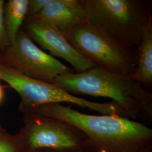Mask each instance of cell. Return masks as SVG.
I'll list each match as a JSON object with an SVG mask.
<instances>
[{
	"label": "cell",
	"instance_id": "cell-9",
	"mask_svg": "<svg viewBox=\"0 0 152 152\" xmlns=\"http://www.w3.org/2000/svg\"><path fill=\"white\" fill-rule=\"evenodd\" d=\"M34 16L51 24L62 33L87 20L82 0H52Z\"/></svg>",
	"mask_w": 152,
	"mask_h": 152
},
{
	"label": "cell",
	"instance_id": "cell-15",
	"mask_svg": "<svg viewBox=\"0 0 152 152\" xmlns=\"http://www.w3.org/2000/svg\"><path fill=\"white\" fill-rule=\"evenodd\" d=\"M5 97V91L4 87L0 84V104L2 102Z\"/></svg>",
	"mask_w": 152,
	"mask_h": 152
},
{
	"label": "cell",
	"instance_id": "cell-18",
	"mask_svg": "<svg viewBox=\"0 0 152 152\" xmlns=\"http://www.w3.org/2000/svg\"><path fill=\"white\" fill-rule=\"evenodd\" d=\"M2 64V58H1V55H0V65Z\"/></svg>",
	"mask_w": 152,
	"mask_h": 152
},
{
	"label": "cell",
	"instance_id": "cell-19",
	"mask_svg": "<svg viewBox=\"0 0 152 152\" xmlns=\"http://www.w3.org/2000/svg\"><path fill=\"white\" fill-rule=\"evenodd\" d=\"M4 130V129L1 126V125H0V132H1V131H2Z\"/></svg>",
	"mask_w": 152,
	"mask_h": 152
},
{
	"label": "cell",
	"instance_id": "cell-5",
	"mask_svg": "<svg viewBox=\"0 0 152 152\" xmlns=\"http://www.w3.org/2000/svg\"><path fill=\"white\" fill-rule=\"evenodd\" d=\"M0 80L7 83L20 95L21 101L19 108L24 114L33 112L44 105L68 103L103 115H117L127 117L125 111L112 101L97 103L77 97L54 84L29 77L2 64L0 65Z\"/></svg>",
	"mask_w": 152,
	"mask_h": 152
},
{
	"label": "cell",
	"instance_id": "cell-12",
	"mask_svg": "<svg viewBox=\"0 0 152 152\" xmlns=\"http://www.w3.org/2000/svg\"><path fill=\"white\" fill-rule=\"evenodd\" d=\"M0 152H23L17 135H10L5 130L0 132Z\"/></svg>",
	"mask_w": 152,
	"mask_h": 152
},
{
	"label": "cell",
	"instance_id": "cell-20",
	"mask_svg": "<svg viewBox=\"0 0 152 152\" xmlns=\"http://www.w3.org/2000/svg\"><path fill=\"white\" fill-rule=\"evenodd\" d=\"M152 152V150H150V151H145V152Z\"/></svg>",
	"mask_w": 152,
	"mask_h": 152
},
{
	"label": "cell",
	"instance_id": "cell-2",
	"mask_svg": "<svg viewBox=\"0 0 152 152\" xmlns=\"http://www.w3.org/2000/svg\"><path fill=\"white\" fill-rule=\"evenodd\" d=\"M53 84L72 95L109 98L132 120L152 123V93L131 75L95 66L87 71L58 76Z\"/></svg>",
	"mask_w": 152,
	"mask_h": 152
},
{
	"label": "cell",
	"instance_id": "cell-17",
	"mask_svg": "<svg viewBox=\"0 0 152 152\" xmlns=\"http://www.w3.org/2000/svg\"><path fill=\"white\" fill-rule=\"evenodd\" d=\"M37 152H55L54 151H38Z\"/></svg>",
	"mask_w": 152,
	"mask_h": 152
},
{
	"label": "cell",
	"instance_id": "cell-3",
	"mask_svg": "<svg viewBox=\"0 0 152 152\" xmlns=\"http://www.w3.org/2000/svg\"><path fill=\"white\" fill-rule=\"evenodd\" d=\"M87 20L114 40L137 49L151 15V0H82Z\"/></svg>",
	"mask_w": 152,
	"mask_h": 152
},
{
	"label": "cell",
	"instance_id": "cell-10",
	"mask_svg": "<svg viewBox=\"0 0 152 152\" xmlns=\"http://www.w3.org/2000/svg\"><path fill=\"white\" fill-rule=\"evenodd\" d=\"M137 49V63L136 71L131 76L152 91V18L147 24L142 39Z\"/></svg>",
	"mask_w": 152,
	"mask_h": 152
},
{
	"label": "cell",
	"instance_id": "cell-21",
	"mask_svg": "<svg viewBox=\"0 0 152 152\" xmlns=\"http://www.w3.org/2000/svg\"></svg>",
	"mask_w": 152,
	"mask_h": 152
},
{
	"label": "cell",
	"instance_id": "cell-6",
	"mask_svg": "<svg viewBox=\"0 0 152 152\" xmlns=\"http://www.w3.org/2000/svg\"><path fill=\"white\" fill-rule=\"evenodd\" d=\"M16 135L23 152H87L90 149L87 137L74 126L34 112L24 114V126Z\"/></svg>",
	"mask_w": 152,
	"mask_h": 152
},
{
	"label": "cell",
	"instance_id": "cell-16",
	"mask_svg": "<svg viewBox=\"0 0 152 152\" xmlns=\"http://www.w3.org/2000/svg\"><path fill=\"white\" fill-rule=\"evenodd\" d=\"M87 152H100V151H97V150H95V149H90V150H88Z\"/></svg>",
	"mask_w": 152,
	"mask_h": 152
},
{
	"label": "cell",
	"instance_id": "cell-8",
	"mask_svg": "<svg viewBox=\"0 0 152 152\" xmlns=\"http://www.w3.org/2000/svg\"><path fill=\"white\" fill-rule=\"evenodd\" d=\"M24 32L33 42L49 51L52 56L68 62L77 73H81L95 66L73 49L57 28L35 16H27Z\"/></svg>",
	"mask_w": 152,
	"mask_h": 152
},
{
	"label": "cell",
	"instance_id": "cell-7",
	"mask_svg": "<svg viewBox=\"0 0 152 152\" xmlns=\"http://www.w3.org/2000/svg\"><path fill=\"white\" fill-rule=\"evenodd\" d=\"M1 58L2 65L49 83L53 84L58 76L73 72V69L39 49L23 31H20L14 42L6 48Z\"/></svg>",
	"mask_w": 152,
	"mask_h": 152
},
{
	"label": "cell",
	"instance_id": "cell-13",
	"mask_svg": "<svg viewBox=\"0 0 152 152\" xmlns=\"http://www.w3.org/2000/svg\"><path fill=\"white\" fill-rule=\"evenodd\" d=\"M5 4V2L4 0H0V49L4 51L9 46L4 24V12Z\"/></svg>",
	"mask_w": 152,
	"mask_h": 152
},
{
	"label": "cell",
	"instance_id": "cell-14",
	"mask_svg": "<svg viewBox=\"0 0 152 152\" xmlns=\"http://www.w3.org/2000/svg\"><path fill=\"white\" fill-rule=\"evenodd\" d=\"M52 0H29L27 16L37 15Z\"/></svg>",
	"mask_w": 152,
	"mask_h": 152
},
{
	"label": "cell",
	"instance_id": "cell-4",
	"mask_svg": "<svg viewBox=\"0 0 152 152\" xmlns=\"http://www.w3.org/2000/svg\"><path fill=\"white\" fill-rule=\"evenodd\" d=\"M63 34L73 49L98 67L130 75L136 71L137 49L120 44L88 20Z\"/></svg>",
	"mask_w": 152,
	"mask_h": 152
},
{
	"label": "cell",
	"instance_id": "cell-11",
	"mask_svg": "<svg viewBox=\"0 0 152 152\" xmlns=\"http://www.w3.org/2000/svg\"><path fill=\"white\" fill-rule=\"evenodd\" d=\"M29 0H9L4 6V24L9 45L16 38L27 16Z\"/></svg>",
	"mask_w": 152,
	"mask_h": 152
},
{
	"label": "cell",
	"instance_id": "cell-1",
	"mask_svg": "<svg viewBox=\"0 0 152 152\" xmlns=\"http://www.w3.org/2000/svg\"><path fill=\"white\" fill-rule=\"evenodd\" d=\"M33 112L61 120L81 131L90 149L103 152H142L152 150V129L135 120L117 115H91L71 106L49 104Z\"/></svg>",
	"mask_w": 152,
	"mask_h": 152
}]
</instances>
